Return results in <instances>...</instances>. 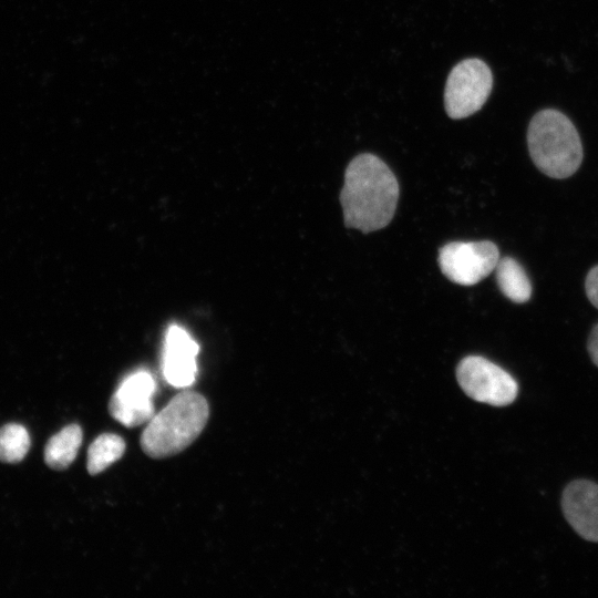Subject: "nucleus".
Returning <instances> with one entry per match:
<instances>
[{
	"label": "nucleus",
	"instance_id": "obj_1",
	"mask_svg": "<svg viewBox=\"0 0 598 598\" xmlns=\"http://www.w3.org/2000/svg\"><path fill=\"white\" fill-rule=\"evenodd\" d=\"M399 184L389 166L373 154H360L348 165L340 192L344 225L371 233L392 219Z\"/></svg>",
	"mask_w": 598,
	"mask_h": 598
},
{
	"label": "nucleus",
	"instance_id": "obj_2",
	"mask_svg": "<svg viewBox=\"0 0 598 598\" xmlns=\"http://www.w3.org/2000/svg\"><path fill=\"white\" fill-rule=\"evenodd\" d=\"M208 417L207 400L197 392L184 391L148 421L141 447L153 458L173 456L197 439Z\"/></svg>",
	"mask_w": 598,
	"mask_h": 598
},
{
	"label": "nucleus",
	"instance_id": "obj_3",
	"mask_svg": "<svg viewBox=\"0 0 598 598\" xmlns=\"http://www.w3.org/2000/svg\"><path fill=\"white\" fill-rule=\"evenodd\" d=\"M527 145L536 167L553 178L571 176L582 162L579 134L573 122L557 110H542L533 116Z\"/></svg>",
	"mask_w": 598,
	"mask_h": 598
},
{
	"label": "nucleus",
	"instance_id": "obj_4",
	"mask_svg": "<svg viewBox=\"0 0 598 598\" xmlns=\"http://www.w3.org/2000/svg\"><path fill=\"white\" fill-rule=\"evenodd\" d=\"M493 87L487 64L476 58L457 63L448 74L444 105L451 118L460 120L476 113L485 104Z\"/></svg>",
	"mask_w": 598,
	"mask_h": 598
},
{
	"label": "nucleus",
	"instance_id": "obj_5",
	"mask_svg": "<svg viewBox=\"0 0 598 598\" xmlns=\"http://www.w3.org/2000/svg\"><path fill=\"white\" fill-rule=\"evenodd\" d=\"M456 378L470 398L494 406L511 404L518 393V384L507 371L480 355L462 359Z\"/></svg>",
	"mask_w": 598,
	"mask_h": 598
},
{
	"label": "nucleus",
	"instance_id": "obj_6",
	"mask_svg": "<svg viewBox=\"0 0 598 598\" xmlns=\"http://www.w3.org/2000/svg\"><path fill=\"white\" fill-rule=\"evenodd\" d=\"M499 260L497 246L489 240L453 241L439 251L443 275L462 286H473L487 277Z\"/></svg>",
	"mask_w": 598,
	"mask_h": 598
},
{
	"label": "nucleus",
	"instance_id": "obj_7",
	"mask_svg": "<svg viewBox=\"0 0 598 598\" xmlns=\"http://www.w3.org/2000/svg\"><path fill=\"white\" fill-rule=\"evenodd\" d=\"M155 390V380L147 371L128 375L110 400V414L127 427L148 422L155 414L152 402Z\"/></svg>",
	"mask_w": 598,
	"mask_h": 598
},
{
	"label": "nucleus",
	"instance_id": "obj_8",
	"mask_svg": "<svg viewBox=\"0 0 598 598\" xmlns=\"http://www.w3.org/2000/svg\"><path fill=\"white\" fill-rule=\"evenodd\" d=\"M563 513L584 539L598 543V485L586 480L569 483L561 496Z\"/></svg>",
	"mask_w": 598,
	"mask_h": 598
},
{
	"label": "nucleus",
	"instance_id": "obj_9",
	"mask_svg": "<svg viewBox=\"0 0 598 598\" xmlns=\"http://www.w3.org/2000/svg\"><path fill=\"white\" fill-rule=\"evenodd\" d=\"M198 346L181 327L172 326L166 333L163 357V374L175 388H187L197 373Z\"/></svg>",
	"mask_w": 598,
	"mask_h": 598
},
{
	"label": "nucleus",
	"instance_id": "obj_10",
	"mask_svg": "<svg viewBox=\"0 0 598 598\" xmlns=\"http://www.w3.org/2000/svg\"><path fill=\"white\" fill-rule=\"evenodd\" d=\"M495 277L501 292L515 303H524L532 296L530 280L522 265L512 257L499 258Z\"/></svg>",
	"mask_w": 598,
	"mask_h": 598
},
{
	"label": "nucleus",
	"instance_id": "obj_11",
	"mask_svg": "<svg viewBox=\"0 0 598 598\" xmlns=\"http://www.w3.org/2000/svg\"><path fill=\"white\" fill-rule=\"evenodd\" d=\"M82 429L78 424L64 426L48 441L44 461L53 470H64L75 460L82 444Z\"/></svg>",
	"mask_w": 598,
	"mask_h": 598
},
{
	"label": "nucleus",
	"instance_id": "obj_12",
	"mask_svg": "<svg viewBox=\"0 0 598 598\" xmlns=\"http://www.w3.org/2000/svg\"><path fill=\"white\" fill-rule=\"evenodd\" d=\"M125 452L124 440L113 433L99 435L87 450V472L96 475L120 460Z\"/></svg>",
	"mask_w": 598,
	"mask_h": 598
},
{
	"label": "nucleus",
	"instance_id": "obj_13",
	"mask_svg": "<svg viewBox=\"0 0 598 598\" xmlns=\"http://www.w3.org/2000/svg\"><path fill=\"white\" fill-rule=\"evenodd\" d=\"M30 448V435L27 429L18 423H8L0 427V461L18 463L24 458Z\"/></svg>",
	"mask_w": 598,
	"mask_h": 598
},
{
	"label": "nucleus",
	"instance_id": "obj_14",
	"mask_svg": "<svg viewBox=\"0 0 598 598\" xmlns=\"http://www.w3.org/2000/svg\"><path fill=\"white\" fill-rule=\"evenodd\" d=\"M585 289L587 298L598 309V265L588 271Z\"/></svg>",
	"mask_w": 598,
	"mask_h": 598
},
{
	"label": "nucleus",
	"instance_id": "obj_15",
	"mask_svg": "<svg viewBox=\"0 0 598 598\" xmlns=\"http://www.w3.org/2000/svg\"><path fill=\"white\" fill-rule=\"evenodd\" d=\"M587 349L592 362L598 367V323L590 331Z\"/></svg>",
	"mask_w": 598,
	"mask_h": 598
}]
</instances>
